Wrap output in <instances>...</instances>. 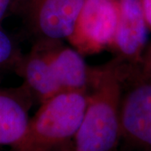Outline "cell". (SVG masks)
<instances>
[{
  "label": "cell",
  "instance_id": "6",
  "mask_svg": "<svg viewBox=\"0 0 151 151\" xmlns=\"http://www.w3.org/2000/svg\"><path fill=\"white\" fill-rule=\"evenodd\" d=\"M116 33L111 48L126 64H138L147 39L145 18L140 0H120Z\"/></svg>",
  "mask_w": 151,
  "mask_h": 151
},
{
  "label": "cell",
  "instance_id": "10",
  "mask_svg": "<svg viewBox=\"0 0 151 151\" xmlns=\"http://www.w3.org/2000/svg\"><path fill=\"white\" fill-rule=\"evenodd\" d=\"M22 55L14 40L0 28V74L15 70Z\"/></svg>",
  "mask_w": 151,
  "mask_h": 151
},
{
  "label": "cell",
  "instance_id": "8",
  "mask_svg": "<svg viewBox=\"0 0 151 151\" xmlns=\"http://www.w3.org/2000/svg\"><path fill=\"white\" fill-rule=\"evenodd\" d=\"M35 102L32 93L24 83L17 87H0V145L12 147L21 139Z\"/></svg>",
  "mask_w": 151,
  "mask_h": 151
},
{
  "label": "cell",
  "instance_id": "12",
  "mask_svg": "<svg viewBox=\"0 0 151 151\" xmlns=\"http://www.w3.org/2000/svg\"><path fill=\"white\" fill-rule=\"evenodd\" d=\"M146 24L151 29V0H140Z\"/></svg>",
  "mask_w": 151,
  "mask_h": 151
},
{
  "label": "cell",
  "instance_id": "1",
  "mask_svg": "<svg viewBox=\"0 0 151 151\" xmlns=\"http://www.w3.org/2000/svg\"><path fill=\"white\" fill-rule=\"evenodd\" d=\"M124 62L114 57L96 66L73 151H115L120 143V100Z\"/></svg>",
  "mask_w": 151,
  "mask_h": 151
},
{
  "label": "cell",
  "instance_id": "13",
  "mask_svg": "<svg viewBox=\"0 0 151 151\" xmlns=\"http://www.w3.org/2000/svg\"><path fill=\"white\" fill-rule=\"evenodd\" d=\"M12 0H0V23L5 15Z\"/></svg>",
  "mask_w": 151,
  "mask_h": 151
},
{
  "label": "cell",
  "instance_id": "5",
  "mask_svg": "<svg viewBox=\"0 0 151 151\" xmlns=\"http://www.w3.org/2000/svg\"><path fill=\"white\" fill-rule=\"evenodd\" d=\"M119 16L113 0H85L68 40L82 54H94L113 45Z\"/></svg>",
  "mask_w": 151,
  "mask_h": 151
},
{
  "label": "cell",
  "instance_id": "2",
  "mask_svg": "<svg viewBox=\"0 0 151 151\" xmlns=\"http://www.w3.org/2000/svg\"><path fill=\"white\" fill-rule=\"evenodd\" d=\"M87 97L84 92H63L41 103L11 151H73Z\"/></svg>",
  "mask_w": 151,
  "mask_h": 151
},
{
  "label": "cell",
  "instance_id": "3",
  "mask_svg": "<svg viewBox=\"0 0 151 151\" xmlns=\"http://www.w3.org/2000/svg\"><path fill=\"white\" fill-rule=\"evenodd\" d=\"M120 143L132 151H151V75L139 64L124 63Z\"/></svg>",
  "mask_w": 151,
  "mask_h": 151
},
{
  "label": "cell",
  "instance_id": "7",
  "mask_svg": "<svg viewBox=\"0 0 151 151\" xmlns=\"http://www.w3.org/2000/svg\"><path fill=\"white\" fill-rule=\"evenodd\" d=\"M38 45L45 49L62 92L88 94L95 77L96 66H89L78 50L65 46L62 41Z\"/></svg>",
  "mask_w": 151,
  "mask_h": 151
},
{
  "label": "cell",
  "instance_id": "11",
  "mask_svg": "<svg viewBox=\"0 0 151 151\" xmlns=\"http://www.w3.org/2000/svg\"><path fill=\"white\" fill-rule=\"evenodd\" d=\"M138 64L144 72L151 75V47L148 50L145 55L142 57L140 62Z\"/></svg>",
  "mask_w": 151,
  "mask_h": 151
},
{
  "label": "cell",
  "instance_id": "9",
  "mask_svg": "<svg viewBox=\"0 0 151 151\" xmlns=\"http://www.w3.org/2000/svg\"><path fill=\"white\" fill-rule=\"evenodd\" d=\"M14 71L22 77L35 102L40 104L62 92L45 49L41 45H33L27 54L22 55Z\"/></svg>",
  "mask_w": 151,
  "mask_h": 151
},
{
  "label": "cell",
  "instance_id": "4",
  "mask_svg": "<svg viewBox=\"0 0 151 151\" xmlns=\"http://www.w3.org/2000/svg\"><path fill=\"white\" fill-rule=\"evenodd\" d=\"M84 3L85 0H29L23 11V20L33 45L68 39Z\"/></svg>",
  "mask_w": 151,
  "mask_h": 151
}]
</instances>
